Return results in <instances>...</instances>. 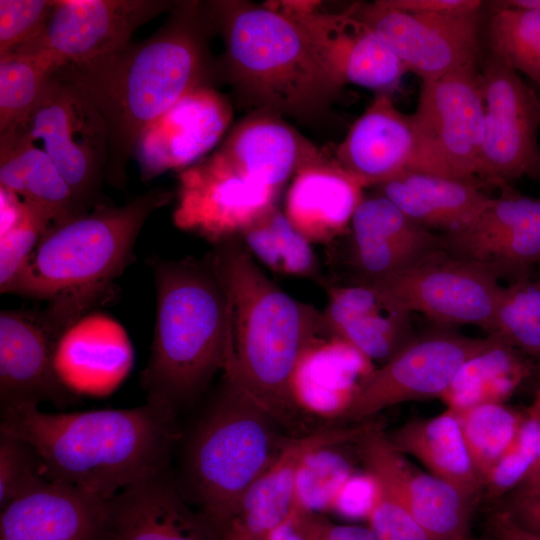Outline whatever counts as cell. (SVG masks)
<instances>
[{"instance_id":"f1b7e54d","label":"cell","mask_w":540,"mask_h":540,"mask_svg":"<svg viewBox=\"0 0 540 540\" xmlns=\"http://www.w3.org/2000/svg\"><path fill=\"white\" fill-rule=\"evenodd\" d=\"M368 436L416 521L433 540L468 536L474 501L452 484L407 461L376 423Z\"/></svg>"},{"instance_id":"277c9868","label":"cell","mask_w":540,"mask_h":540,"mask_svg":"<svg viewBox=\"0 0 540 540\" xmlns=\"http://www.w3.org/2000/svg\"><path fill=\"white\" fill-rule=\"evenodd\" d=\"M157 309L151 353L140 381L147 400L174 409L199 396L223 369L226 298L211 254L154 261Z\"/></svg>"},{"instance_id":"f6af8a7d","label":"cell","mask_w":540,"mask_h":540,"mask_svg":"<svg viewBox=\"0 0 540 540\" xmlns=\"http://www.w3.org/2000/svg\"><path fill=\"white\" fill-rule=\"evenodd\" d=\"M52 8L53 0H0V56L34 41Z\"/></svg>"},{"instance_id":"9a60e30c","label":"cell","mask_w":540,"mask_h":540,"mask_svg":"<svg viewBox=\"0 0 540 540\" xmlns=\"http://www.w3.org/2000/svg\"><path fill=\"white\" fill-rule=\"evenodd\" d=\"M354 16L422 81L477 63L480 10L419 14L396 9L384 0L351 6Z\"/></svg>"},{"instance_id":"7c38bea8","label":"cell","mask_w":540,"mask_h":540,"mask_svg":"<svg viewBox=\"0 0 540 540\" xmlns=\"http://www.w3.org/2000/svg\"><path fill=\"white\" fill-rule=\"evenodd\" d=\"M484 138L477 179L501 189L540 177V98L519 73L488 53L481 61Z\"/></svg>"},{"instance_id":"5b68a950","label":"cell","mask_w":540,"mask_h":540,"mask_svg":"<svg viewBox=\"0 0 540 540\" xmlns=\"http://www.w3.org/2000/svg\"><path fill=\"white\" fill-rule=\"evenodd\" d=\"M208 6L223 34L231 78L266 112L309 116L342 87L293 19L264 4L216 1Z\"/></svg>"},{"instance_id":"cb8c5ba5","label":"cell","mask_w":540,"mask_h":540,"mask_svg":"<svg viewBox=\"0 0 540 540\" xmlns=\"http://www.w3.org/2000/svg\"><path fill=\"white\" fill-rule=\"evenodd\" d=\"M371 425L365 422L353 427L322 428L288 437L273 461L248 489L228 525L250 540H264L294 513L296 477L303 458L321 447L355 443Z\"/></svg>"},{"instance_id":"83f0119b","label":"cell","mask_w":540,"mask_h":540,"mask_svg":"<svg viewBox=\"0 0 540 540\" xmlns=\"http://www.w3.org/2000/svg\"><path fill=\"white\" fill-rule=\"evenodd\" d=\"M363 188L334 159L326 158L293 177L284 213L309 242L327 243L351 224Z\"/></svg>"},{"instance_id":"680465c9","label":"cell","mask_w":540,"mask_h":540,"mask_svg":"<svg viewBox=\"0 0 540 540\" xmlns=\"http://www.w3.org/2000/svg\"><path fill=\"white\" fill-rule=\"evenodd\" d=\"M538 88L536 89L537 93H538V96L540 98V86H537Z\"/></svg>"},{"instance_id":"7a4b0ae2","label":"cell","mask_w":540,"mask_h":540,"mask_svg":"<svg viewBox=\"0 0 540 540\" xmlns=\"http://www.w3.org/2000/svg\"><path fill=\"white\" fill-rule=\"evenodd\" d=\"M0 430L34 448L48 479L105 500L168 468L179 437L177 410L154 400L70 413L13 406L1 410Z\"/></svg>"},{"instance_id":"5bb4252c","label":"cell","mask_w":540,"mask_h":540,"mask_svg":"<svg viewBox=\"0 0 540 540\" xmlns=\"http://www.w3.org/2000/svg\"><path fill=\"white\" fill-rule=\"evenodd\" d=\"M174 3L167 0H53L43 32L34 41L8 53L36 57L54 69L64 65L82 67L126 46L138 28L171 10Z\"/></svg>"},{"instance_id":"681fc988","label":"cell","mask_w":540,"mask_h":540,"mask_svg":"<svg viewBox=\"0 0 540 540\" xmlns=\"http://www.w3.org/2000/svg\"><path fill=\"white\" fill-rule=\"evenodd\" d=\"M504 509L520 526L540 535V494H513Z\"/></svg>"},{"instance_id":"7402d4cb","label":"cell","mask_w":540,"mask_h":540,"mask_svg":"<svg viewBox=\"0 0 540 540\" xmlns=\"http://www.w3.org/2000/svg\"><path fill=\"white\" fill-rule=\"evenodd\" d=\"M107 503L43 477L1 508L0 540H103Z\"/></svg>"},{"instance_id":"c3c4849f","label":"cell","mask_w":540,"mask_h":540,"mask_svg":"<svg viewBox=\"0 0 540 540\" xmlns=\"http://www.w3.org/2000/svg\"><path fill=\"white\" fill-rule=\"evenodd\" d=\"M399 10L419 14L458 13L481 10L479 0H384Z\"/></svg>"},{"instance_id":"e0dca14e","label":"cell","mask_w":540,"mask_h":540,"mask_svg":"<svg viewBox=\"0 0 540 540\" xmlns=\"http://www.w3.org/2000/svg\"><path fill=\"white\" fill-rule=\"evenodd\" d=\"M229 102L210 86H200L177 101L141 133L135 148L141 179L197 163L226 132Z\"/></svg>"},{"instance_id":"b9f144b4","label":"cell","mask_w":540,"mask_h":540,"mask_svg":"<svg viewBox=\"0 0 540 540\" xmlns=\"http://www.w3.org/2000/svg\"><path fill=\"white\" fill-rule=\"evenodd\" d=\"M540 450V422L527 414L515 438L483 483L490 499L514 490L524 479Z\"/></svg>"},{"instance_id":"bcb514c9","label":"cell","mask_w":540,"mask_h":540,"mask_svg":"<svg viewBox=\"0 0 540 540\" xmlns=\"http://www.w3.org/2000/svg\"><path fill=\"white\" fill-rule=\"evenodd\" d=\"M292 519L301 540H376L368 526L337 524L321 513L295 509Z\"/></svg>"},{"instance_id":"603a6c76","label":"cell","mask_w":540,"mask_h":540,"mask_svg":"<svg viewBox=\"0 0 540 540\" xmlns=\"http://www.w3.org/2000/svg\"><path fill=\"white\" fill-rule=\"evenodd\" d=\"M334 160L364 188L377 186L404 170H420V142L412 116L391 95L376 94L353 123Z\"/></svg>"},{"instance_id":"816d5d0a","label":"cell","mask_w":540,"mask_h":540,"mask_svg":"<svg viewBox=\"0 0 540 540\" xmlns=\"http://www.w3.org/2000/svg\"><path fill=\"white\" fill-rule=\"evenodd\" d=\"M264 540H301V537L291 516L289 520L273 529Z\"/></svg>"},{"instance_id":"30bf717a","label":"cell","mask_w":540,"mask_h":540,"mask_svg":"<svg viewBox=\"0 0 540 540\" xmlns=\"http://www.w3.org/2000/svg\"><path fill=\"white\" fill-rule=\"evenodd\" d=\"M477 63L422 81L411 116L420 142L418 172L484 187L477 179L485 112Z\"/></svg>"},{"instance_id":"4fadbf2b","label":"cell","mask_w":540,"mask_h":540,"mask_svg":"<svg viewBox=\"0 0 540 540\" xmlns=\"http://www.w3.org/2000/svg\"><path fill=\"white\" fill-rule=\"evenodd\" d=\"M501 339L473 338L449 330L414 337L361 382L343 417L363 421L388 407L442 398L461 368Z\"/></svg>"},{"instance_id":"74e56055","label":"cell","mask_w":540,"mask_h":540,"mask_svg":"<svg viewBox=\"0 0 540 540\" xmlns=\"http://www.w3.org/2000/svg\"><path fill=\"white\" fill-rule=\"evenodd\" d=\"M489 52L540 86V11L494 6Z\"/></svg>"},{"instance_id":"1f68e13d","label":"cell","mask_w":540,"mask_h":540,"mask_svg":"<svg viewBox=\"0 0 540 540\" xmlns=\"http://www.w3.org/2000/svg\"><path fill=\"white\" fill-rule=\"evenodd\" d=\"M0 186L43 207L52 224L80 215L53 160L19 125L0 134Z\"/></svg>"},{"instance_id":"8992f818","label":"cell","mask_w":540,"mask_h":540,"mask_svg":"<svg viewBox=\"0 0 540 540\" xmlns=\"http://www.w3.org/2000/svg\"><path fill=\"white\" fill-rule=\"evenodd\" d=\"M171 192L152 189L121 206L99 205L45 231L26 264L1 293L51 301L74 295L102 297L131 262L148 218Z\"/></svg>"},{"instance_id":"ffe728a7","label":"cell","mask_w":540,"mask_h":540,"mask_svg":"<svg viewBox=\"0 0 540 540\" xmlns=\"http://www.w3.org/2000/svg\"><path fill=\"white\" fill-rule=\"evenodd\" d=\"M303 30L335 80L376 92L391 93L408 72L404 64L359 19L352 8L343 12L316 10L289 17Z\"/></svg>"},{"instance_id":"db71d44e","label":"cell","mask_w":540,"mask_h":540,"mask_svg":"<svg viewBox=\"0 0 540 540\" xmlns=\"http://www.w3.org/2000/svg\"><path fill=\"white\" fill-rule=\"evenodd\" d=\"M221 540H250L240 530L232 525H228L221 532Z\"/></svg>"},{"instance_id":"f35d334b","label":"cell","mask_w":540,"mask_h":540,"mask_svg":"<svg viewBox=\"0 0 540 540\" xmlns=\"http://www.w3.org/2000/svg\"><path fill=\"white\" fill-rule=\"evenodd\" d=\"M534 358L540 368V285L529 277L505 286L492 333Z\"/></svg>"},{"instance_id":"ee69618b","label":"cell","mask_w":540,"mask_h":540,"mask_svg":"<svg viewBox=\"0 0 540 540\" xmlns=\"http://www.w3.org/2000/svg\"><path fill=\"white\" fill-rule=\"evenodd\" d=\"M43 477L34 448L21 437L0 430V508Z\"/></svg>"},{"instance_id":"8fae6325","label":"cell","mask_w":540,"mask_h":540,"mask_svg":"<svg viewBox=\"0 0 540 540\" xmlns=\"http://www.w3.org/2000/svg\"><path fill=\"white\" fill-rule=\"evenodd\" d=\"M493 264L437 251L410 268L373 283L408 312L440 324L475 325L490 333L505 286Z\"/></svg>"},{"instance_id":"9c48e42d","label":"cell","mask_w":540,"mask_h":540,"mask_svg":"<svg viewBox=\"0 0 540 540\" xmlns=\"http://www.w3.org/2000/svg\"><path fill=\"white\" fill-rule=\"evenodd\" d=\"M95 303L82 296L49 301L44 311L2 310L0 313V405L74 402L76 394L59 379L54 354L62 334Z\"/></svg>"},{"instance_id":"7dc6e473","label":"cell","mask_w":540,"mask_h":540,"mask_svg":"<svg viewBox=\"0 0 540 540\" xmlns=\"http://www.w3.org/2000/svg\"><path fill=\"white\" fill-rule=\"evenodd\" d=\"M375 496V482L365 472L353 474L336 495L331 511L348 517H365L372 507Z\"/></svg>"},{"instance_id":"d590c367","label":"cell","mask_w":540,"mask_h":540,"mask_svg":"<svg viewBox=\"0 0 540 540\" xmlns=\"http://www.w3.org/2000/svg\"><path fill=\"white\" fill-rule=\"evenodd\" d=\"M358 454L375 482V496L368 513V527L376 540H433L416 521L402 494L371 442H357Z\"/></svg>"},{"instance_id":"f546056e","label":"cell","mask_w":540,"mask_h":540,"mask_svg":"<svg viewBox=\"0 0 540 540\" xmlns=\"http://www.w3.org/2000/svg\"><path fill=\"white\" fill-rule=\"evenodd\" d=\"M371 361L342 339L316 338L303 352L292 378V394L301 411L343 416Z\"/></svg>"},{"instance_id":"ac0fdd59","label":"cell","mask_w":540,"mask_h":540,"mask_svg":"<svg viewBox=\"0 0 540 540\" xmlns=\"http://www.w3.org/2000/svg\"><path fill=\"white\" fill-rule=\"evenodd\" d=\"M467 225L444 235L456 257L498 266L505 276L529 277L540 262V198L501 189Z\"/></svg>"},{"instance_id":"f5cc1de1","label":"cell","mask_w":540,"mask_h":540,"mask_svg":"<svg viewBox=\"0 0 540 540\" xmlns=\"http://www.w3.org/2000/svg\"><path fill=\"white\" fill-rule=\"evenodd\" d=\"M493 6L522 8L540 11V0H501L493 2Z\"/></svg>"},{"instance_id":"ba28073f","label":"cell","mask_w":540,"mask_h":540,"mask_svg":"<svg viewBox=\"0 0 540 540\" xmlns=\"http://www.w3.org/2000/svg\"><path fill=\"white\" fill-rule=\"evenodd\" d=\"M15 125L35 141H42V148L69 185L80 215L105 204L107 127L71 65L51 73L36 105Z\"/></svg>"},{"instance_id":"7bdbcfd3","label":"cell","mask_w":540,"mask_h":540,"mask_svg":"<svg viewBox=\"0 0 540 540\" xmlns=\"http://www.w3.org/2000/svg\"><path fill=\"white\" fill-rule=\"evenodd\" d=\"M23 201V211L17 222L7 231L0 233V292L22 270L52 224L51 215L43 207L24 199Z\"/></svg>"},{"instance_id":"44dd1931","label":"cell","mask_w":540,"mask_h":540,"mask_svg":"<svg viewBox=\"0 0 540 540\" xmlns=\"http://www.w3.org/2000/svg\"><path fill=\"white\" fill-rule=\"evenodd\" d=\"M350 227L349 261L360 282L393 276L447 249L444 236L416 223L378 193L363 198Z\"/></svg>"},{"instance_id":"d4e9b609","label":"cell","mask_w":540,"mask_h":540,"mask_svg":"<svg viewBox=\"0 0 540 540\" xmlns=\"http://www.w3.org/2000/svg\"><path fill=\"white\" fill-rule=\"evenodd\" d=\"M133 348L126 330L112 317L87 313L60 337L54 367L74 394L104 396L114 391L133 366Z\"/></svg>"},{"instance_id":"52a82bcc","label":"cell","mask_w":540,"mask_h":540,"mask_svg":"<svg viewBox=\"0 0 540 540\" xmlns=\"http://www.w3.org/2000/svg\"><path fill=\"white\" fill-rule=\"evenodd\" d=\"M278 426L254 400L223 380L194 427L185 448L181 490L219 532L288 438Z\"/></svg>"},{"instance_id":"6da1fadb","label":"cell","mask_w":540,"mask_h":540,"mask_svg":"<svg viewBox=\"0 0 540 540\" xmlns=\"http://www.w3.org/2000/svg\"><path fill=\"white\" fill-rule=\"evenodd\" d=\"M150 37L82 67L75 75L108 132L106 181L123 188L141 133L183 96L208 86L214 67L206 36L215 24L198 2H175Z\"/></svg>"},{"instance_id":"836d02e7","label":"cell","mask_w":540,"mask_h":540,"mask_svg":"<svg viewBox=\"0 0 540 540\" xmlns=\"http://www.w3.org/2000/svg\"><path fill=\"white\" fill-rule=\"evenodd\" d=\"M519 352L501 340L469 360L442 397L448 409L461 411L479 404L503 403L533 369Z\"/></svg>"},{"instance_id":"91938a15","label":"cell","mask_w":540,"mask_h":540,"mask_svg":"<svg viewBox=\"0 0 540 540\" xmlns=\"http://www.w3.org/2000/svg\"><path fill=\"white\" fill-rule=\"evenodd\" d=\"M540 370V368H538Z\"/></svg>"},{"instance_id":"ab89813d","label":"cell","mask_w":540,"mask_h":540,"mask_svg":"<svg viewBox=\"0 0 540 540\" xmlns=\"http://www.w3.org/2000/svg\"><path fill=\"white\" fill-rule=\"evenodd\" d=\"M54 70L33 56H0V134L28 116Z\"/></svg>"},{"instance_id":"60d3db41","label":"cell","mask_w":540,"mask_h":540,"mask_svg":"<svg viewBox=\"0 0 540 540\" xmlns=\"http://www.w3.org/2000/svg\"><path fill=\"white\" fill-rule=\"evenodd\" d=\"M338 447H321L303 458L296 477L295 509L317 513L331 510L339 490L354 474L351 462Z\"/></svg>"},{"instance_id":"d6a6232c","label":"cell","mask_w":540,"mask_h":540,"mask_svg":"<svg viewBox=\"0 0 540 540\" xmlns=\"http://www.w3.org/2000/svg\"><path fill=\"white\" fill-rule=\"evenodd\" d=\"M404 455L420 461L432 475L452 484L476 501L483 490L470 458L457 414L448 409L424 419H413L388 435Z\"/></svg>"},{"instance_id":"6f0895ef","label":"cell","mask_w":540,"mask_h":540,"mask_svg":"<svg viewBox=\"0 0 540 540\" xmlns=\"http://www.w3.org/2000/svg\"><path fill=\"white\" fill-rule=\"evenodd\" d=\"M463 540H485V539H476V538H470L469 536H467Z\"/></svg>"},{"instance_id":"e575fe53","label":"cell","mask_w":540,"mask_h":540,"mask_svg":"<svg viewBox=\"0 0 540 540\" xmlns=\"http://www.w3.org/2000/svg\"><path fill=\"white\" fill-rule=\"evenodd\" d=\"M249 253L271 270L296 277H314L317 260L309 242L275 205L239 236Z\"/></svg>"},{"instance_id":"484cf974","label":"cell","mask_w":540,"mask_h":540,"mask_svg":"<svg viewBox=\"0 0 540 540\" xmlns=\"http://www.w3.org/2000/svg\"><path fill=\"white\" fill-rule=\"evenodd\" d=\"M323 317L330 335L382 364L413 338L410 312L373 283L332 286Z\"/></svg>"},{"instance_id":"f907efd6","label":"cell","mask_w":540,"mask_h":540,"mask_svg":"<svg viewBox=\"0 0 540 540\" xmlns=\"http://www.w3.org/2000/svg\"><path fill=\"white\" fill-rule=\"evenodd\" d=\"M494 540H540V535L520 526L506 509L496 510L490 517Z\"/></svg>"},{"instance_id":"11a10c76","label":"cell","mask_w":540,"mask_h":540,"mask_svg":"<svg viewBox=\"0 0 540 540\" xmlns=\"http://www.w3.org/2000/svg\"><path fill=\"white\" fill-rule=\"evenodd\" d=\"M527 414L536 418L540 422V385L535 391L533 402L527 409Z\"/></svg>"},{"instance_id":"2e32d148","label":"cell","mask_w":540,"mask_h":540,"mask_svg":"<svg viewBox=\"0 0 540 540\" xmlns=\"http://www.w3.org/2000/svg\"><path fill=\"white\" fill-rule=\"evenodd\" d=\"M277 194L215 151L180 171L172 220L217 245L239 237L275 205Z\"/></svg>"},{"instance_id":"9f6ffc18","label":"cell","mask_w":540,"mask_h":540,"mask_svg":"<svg viewBox=\"0 0 540 540\" xmlns=\"http://www.w3.org/2000/svg\"><path fill=\"white\" fill-rule=\"evenodd\" d=\"M539 271H538V277L535 279L537 283L540 285V262L538 263Z\"/></svg>"},{"instance_id":"8d00e7d4","label":"cell","mask_w":540,"mask_h":540,"mask_svg":"<svg viewBox=\"0 0 540 540\" xmlns=\"http://www.w3.org/2000/svg\"><path fill=\"white\" fill-rule=\"evenodd\" d=\"M454 412L483 488L488 474L515 438L525 416L503 403L479 404Z\"/></svg>"},{"instance_id":"3957f363","label":"cell","mask_w":540,"mask_h":540,"mask_svg":"<svg viewBox=\"0 0 540 540\" xmlns=\"http://www.w3.org/2000/svg\"><path fill=\"white\" fill-rule=\"evenodd\" d=\"M215 246L211 257L226 298L223 380L281 426L297 427L292 378L305 349L329 334L323 313L273 283L239 237Z\"/></svg>"},{"instance_id":"4316f807","label":"cell","mask_w":540,"mask_h":540,"mask_svg":"<svg viewBox=\"0 0 540 540\" xmlns=\"http://www.w3.org/2000/svg\"><path fill=\"white\" fill-rule=\"evenodd\" d=\"M217 152L239 171L277 192L301 169L327 158L297 130L269 112L241 121Z\"/></svg>"},{"instance_id":"d6986e66","label":"cell","mask_w":540,"mask_h":540,"mask_svg":"<svg viewBox=\"0 0 540 540\" xmlns=\"http://www.w3.org/2000/svg\"><path fill=\"white\" fill-rule=\"evenodd\" d=\"M103 540H221V534L166 468L108 499Z\"/></svg>"},{"instance_id":"4dcf8cb0","label":"cell","mask_w":540,"mask_h":540,"mask_svg":"<svg viewBox=\"0 0 540 540\" xmlns=\"http://www.w3.org/2000/svg\"><path fill=\"white\" fill-rule=\"evenodd\" d=\"M478 183L404 170L375 186L378 194L421 226L445 234L471 222L493 199Z\"/></svg>"}]
</instances>
